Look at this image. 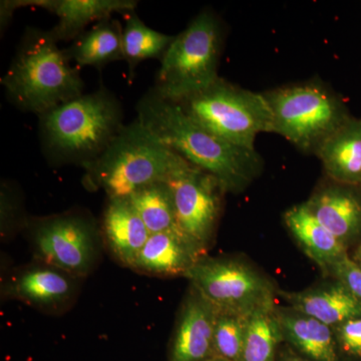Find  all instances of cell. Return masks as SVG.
<instances>
[{"label": "cell", "instance_id": "cell-15", "mask_svg": "<svg viewBox=\"0 0 361 361\" xmlns=\"http://www.w3.org/2000/svg\"><path fill=\"white\" fill-rule=\"evenodd\" d=\"M101 232L111 255L130 269L151 235L128 198L108 199Z\"/></svg>", "mask_w": 361, "mask_h": 361}, {"label": "cell", "instance_id": "cell-18", "mask_svg": "<svg viewBox=\"0 0 361 361\" xmlns=\"http://www.w3.org/2000/svg\"><path fill=\"white\" fill-rule=\"evenodd\" d=\"M282 294L296 312L330 327L361 317V301L341 282L301 293Z\"/></svg>", "mask_w": 361, "mask_h": 361}, {"label": "cell", "instance_id": "cell-12", "mask_svg": "<svg viewBox=\"0 0 361 361\" xmlns=\"http://www.w3.org/2000/svg\"><path fill=\"white\" fill-rule=\"evenodd\" d=\"M217 310L191 288L171 343L169 361H208L214 353V324Z\"/></svg>", "mask_w": 361, "mask_h": 361}, {"label": "cell", "instance_id": "cell-17", "mask_svg": "<svg viewBox=\"0 0 361 361\" xmlns=\"http://www.w3.org/2000/svg\"><path fill=\"white\" fill-rule=\"evenodd\" d=\"M315 156L329 180L361 188V118H349L323 142Z\"/></svg>", "mask_w": 361, "mask_h": 361}, {"label": "cell", "instance_id": "cell-26", "mask_svg": "<svg viewBox=\"0 0 361 361\" xmlns=\"http://www.w3.org/2000/svg\"><path fill=\"white\" fill-rule=\"evenodd\" d=\"M329 271H331L334 276L361 301V266L345 255Z\"/></svg>", "mask_w": 361, "mask_h": 361}, {"label": "cell", "instance_id": "cell-6", "mask_svg": "<svg viewBox=\"0 0 361 361\" xmlns=\"http://www.w3.org/2000/svg\"><path fill=\"white\" fill-rule=\"evenodd\" d=\"M175 103L195 123L240 148L256 149L258 135L273 134L272 113L262 92L243 89L221 77Z\"/></svg>", "mask_w": 361, "mask_h": 361}, {"label": "cell", "instance_id": "cell-1", "mask_svg": "<svg viewBox=\"0 0 361 361\" xmlns=\"http://www.w3.org/2000/svg\"><path fill=\"white\" fill-rule=\"evenodd\" d=\"M135 110L145 129L190 164L214 176L226 192L243 191L262 171V158L256 149L220 139L153 87L137 102Z\"/></svg>", "mask_w": 361, "mask_h": 361}, {"label": "cell", "instance_id": "cell-8", "mask_svg": "<svg viewBox=\"0 0 361 361\" xmlns=\"http://www.w3.org/2000/svg\"><path fill=\"white\" fill-rule=\"evenodd\" d=\"M191 288L217 311L249 314L273 302L272 286L244 262L204 256L187 273Z\"/></svg>", "mask_w": 361, "mask_h": 361}, {"label": "cell", "instance_id": "cell-22", "mask_svg": "<svg viewBox=\"0 0 361 361\" xmlns=\"http://www.w3.org/2000/svg\"><path fill=\"white\" fill-rule=\"evenodd\" d=\"M283 337L274 303L259 306L248 315L242 361H275V351Z\"/></svg>", "mask_w": 361, "mask_h": 361}, {"label": "cell", "instance_id": "cell-3", "mask_svg": "<svg viewBox=\"0 0 361 361\" xmlns=\"http://www.w3.org/2000/svg\"><path fill=\"white\" fill-rule=\"evenodd\" d=\"M51 30L27 27L1 78L7 99L21 111L40 116L84 94L80 71Z\"/></svg>", "mask_w": 361, "mask_h": 361}, {"label": "cell", "instance_id": "cell-2", "mask_svg": "<svg viewBox=\"0 0 361 361\" xmlns=\"http://www.w3.org/2000/svg\"><path fill=\"white\" fill-rule=\"evenodd\" d=\"M122 104L104 87L39 116L40 142L52 165L87 168L123 129Z\"/></svg>", "mask_w": 361, "mask_h": 361}, {"label": "cell", "instance_id": "cell-28", "mask_svg": "<svg viewBox=\"0 0 361 361\" xmlns=\"http://www.w3.org/2000/svg\"><path fill=\"white\" fill-rule=\"evenodd\" d=\"M355 262L361 266V244L355 252Z\"/></svg>", "mask_w": 361, "mask_h": 361}, {"label": "cell", "instance_id": "cell-25", "mask_svg": "<svg viewBox=\"0 0 361 361\" xmlns=\"http://www.w3.org/2000/svg\"><path fill=\"white\" fill-rule=\"evenodd\" d=\"M249 314L225 311L216 312L214 324L215 356L230 361H242Z\"/></svg>", "mask_w": 361, "mask_h": 361}, {"label": "cell", "instance_id": "cell-9", "mask_svg": "<svg viewBox=\"0 0 361 361\" xmlns=\"http://www.w3.org/2000/svg\"><path fill=\"white\" fill-rule=\"evenodd\" d=\"M32 232L39 262L82 278L92 270L97 257L96 223L85 214L66 213L26 222Z\"/></svg>", "mask_w": 361, "mask_h": 361}, {"label": "cell", "instance_id": "cell-10", "mask_svg": "<svg viewBox=\"0 0 361 361\" xmlns=\"http://www.w3.org/2000/svg\"><path fill=\"white\" fill-rule=\"evenodd\" d=\"M180 231L206 251L212 240L227 193L219 180L186 161L167 180Z\"/></svg>", "mask_w": 361, "mask_h": 361}, {"label": "cell", "instance_id": "cell-19", "mask_svg": "<svg viewBox=\"0 0 361 361\" xmlns=\"http://www.w3.org/2000/svg\"><path fill=\"white\" fill-rule=\"evenodd\" d=\"M284 222L304 252L323 270L329 271L346 255L344 244L316 219L305 203L288 209Z\"/></svg>", "mask_w": 361, "mask_h": 361}, {"label": "cell", "instance_id": "cell-27", "mask_svg": "<svg viewBox=\"0 0 361 361\" xmlns=\"http://www.w3.org/2000/svg\"><path fill=\"white\" fill-rule=\"evenodd\" d=\"M337 336L344 351L351 355L361 356V317L341 323Z\"/></svg>", "mask_w": 361, "mask_h": 361}, {"label": "cell", "instance_id": "cell-13", "mask_svg": "<svg viewBox=\"0 0 361 361\" xmlns=\"http://www.w3.org/2000/svg\"><path fill=\"white\" fill-rule=\"evenodd\" d=\"M205 255V250L182 232L149 235L132 270L152 277H185Z\"/></svg>", "mask_w": 361, "mask_h": 361}, {"label": "cell", "instance_id": "cell-20", "mask_svg": "<svg viewBox=\"0 0 361 361\" xmlns=\"http://www.w3.org/2000/svg\"><path fill=\"white\" fill-rule=\"evenodd\" d=\"M65 51L70 61L78 66L99 70L113 61H125L123 26L113 18L99 21L73 39Z\"/></svg>", "mask_w": 361, "mask_h": 361}, {"label": "cell", "instance_id": "cell-29", "mask_svg": "<svg viewBox=\"0 0 361 361\" xmlns=\"http://www.w3.org/2000/svg\"><path fill=\"white\" fill-rule=\"evenodd\" d=\"M208 361H230V360H224V358L217 357V356H215V357H213L212 360H210Z\"/></svg>", "mask_w": 361, "mask_h": 361}, {"label": "cell", "instance_id": "cell-24", "mask_svg": "<svg viewBox=\"0 0 361 361\" xmlns=\"http://www.w3.org/2000/svg\"><path fill=\"white\" fill-rule=\"evenodd\" d=\"M128 199L146 225L149 234L182 232L178 226L174 200L167 183L148 185L135 191Z\"/></svg>", "mask_w": 361, "mask_h": 361}, {"label": "cell", "instance_id": "cell-23", "mask_svg": "<svg viewBox=\"0 0 361 361\" xmlns=\"http://www.w3.org/2000/svg\"><path fill=\"white\" fill-rule=\"evenodd\" d=\"M126 23L123 26V58L129 66L130 78H134L135 68L147 59H163L175 35L157 32L145 25L135 11L123 14Z\"/></svg>", "mask_w": 361, "mask_h": 361}, {"label": "cell", "instance_id": "cell-4", "mask_svg": "<svg viewBox=\"0 0 361 361\" xmlns=\"http://www.w3.org/2000/svg\"><path fill=\"white\" fill-rule=\"evenodd\" d=\"M186 161L135 120L84 169L82 180L87 189L102 190L108 199L129 198L148 185L167 182Z\"/></svg>", "mask_w": 361, "mask_h": 361}, {"label": "cell", "instance_id": "cell-14", "mask_svg": "<svg viewBox=\"0 0 361 361\" xmlns=\"http://www.w3.org/2000/svg\"><path fill=\"white\" fill-rule=\"evenodd\" d=\"M331 182L319 188L305 204L316 219L345 245L361 232V196L355 191L357 187Z\"/></svg>", "mask_w": 361, "mask_h": 361}, {"label": "cell", "instance_id": "cell-7", "mask_svg": "<svg viewBox=\"0 0 361 361\" xmlns=\"http://www.w3.org/2000/svg\"><path fill=\"white\" fill-rule=\"evenodd\" d=\"M223 28L213 11H201L175 39L161 61L153 87L170 101H180L219 78Z\"/></svg>", "mask_w": 361, "mask_h": 361}, {"label": "cell", "instance_id": "cell-11", "mask_svg": "<svg viewBox=\"0 0 361 361\" xmlns=\"http://www.w3.org/2000/svg\"><path fill=\"white\" fill-rule=\"evenodd\" d=\"M75 279L65 271L39 262L9 278L4 293L42 310H61L75 295Z\"/></svg>", "mask_w": 361, "mask_h": 361}, {"label": "cell", "instance_id": "cell-30", "mask_svg": "<svg viewBox=\"0 0 361 361\" xmlns=\"http://www.w3.org/2000/svg\"><path fill=\"white\" fill-rule=\"evenodd\" d=\"M287 361H303V360H297V358H290V360H287Z\"/></svg>", "mask_w": 361, "mask_h": 361}, {"label": "cell", "instance_id": "cell-21", "mask_svg": "<svg viewBox=\"0 0 361 361\" xmlns=\"http://www.w3.org/2000/svg\"><path fill=\"white\" fill-rule=\"evenodd\" d=\"M279 319L284 336L304 355L316 361L337 360L336 342L329 325L298 312L279 313Z\"/></svg>", "mask_w": 361, "mask_h": 361}, {"label": "cell", "instance_id": "cell-16", "mask_svg": "<svg viewBox=\"0 0 361 361\" xmlns=\"http://www.w3.org/2000/svg\"><path fill=\"white\" fill-rule=\"evenodd\" d=\"M135 0H42L40 8L58 16L51 32L58 42L77 39L92 23L111 18L114 13L135 11Z\"/></svg>", "mask_w": 361, "mask_h": 361}, {"label": "cell", "instance_id": "cell-5", "mask_svg": "<svg viewBox=\"0 0 361 361\" xmlns=\"http://www.w3.org/2000/svg\"><path fill=\"white\" fill-rule=\"evenodd\" d=\"M273 118V134L304 153L316 154L349 118L348 106L319 80L281 85L262 92Z\"/></svg>", "mask_w": 361, "mask_h": 361}]
</instances>
